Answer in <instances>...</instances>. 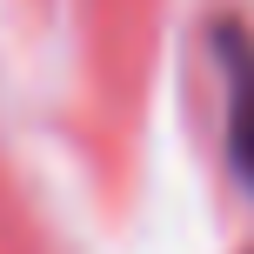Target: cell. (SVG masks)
I'll return each instance as SVG.
<instances>
[{
	"mask_svg": "<svg viewBox=\"0 0 254 254\" xmlns=\"http://www.w3.org/2000/svg\"><path fill=\"white\" fill-rule=\"evenodd\" d=\"M228 134H234V161L254 181V47L248 40H228Z\"/></svg>",
	"mask_w": 254,
	"mask_h": 254,
	"instance_id": "cell-1",
	"label": "cell"
}]
</instances>
